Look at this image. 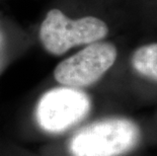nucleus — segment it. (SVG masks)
I'll return each mask as SVG.
<instances>
[{
  "instance_id": "obj_1",
  "label": "nucleus",
  "mask_w": 157,
  "mask_h": 156,
  "mask_svg": "<svg viewBox=\"0 0 157 156\" xmlns=\"http://www.w3.org/2000/svg\"><path fill=\"white\" fill-rule=\"evenodd\" d=\"M141 131L129 119L111 118L93 122L72 136L71 156H123L139 144Z\"/></svg>"
},
{
  "instance_id": "obj_6",
  "label": "nucleus",
  "mask_w": 157,
  "mask_h": 156,
  "mask_svg": "<svg viewBox=\"0 0 157 156\" xmlns=\"http://www.w3.org/2000/svg\"><path fill=\"white\" fill-rule=\"evenodd\" d=\"M7 55H6V42L3 32L0 31V73L5 67Z\"/></svg>"
},
{
  "instance_id": "obj_4",
  "label": "nucleus",
  "mask_w": 157,
  "mask_h": 156,
  "mask_svg": "<svg viewBox=\"0 0 157 156\" xmlns=\"http://www.w3.org/2000/svg\"><path fill=\"white\" fill-rule=\"evenodd\" d=\"M117 56L118 51L112 43H92L60 62L54 70V78L67 87H87L98 82L112 68Z\"/></svg>"
},
{
  "instance_id": "obj_3",
  "label": "nucleus",
  "mask_w": 157,
  "mask_h": 156,
  "mask_svg": "<svg viewBox=\"0 0 157 156\" xmlns=\"http://www.w3.org/2000/svg\"><path fill=\"white\" fill-rule=\"evenodd\" d=\"M91 109L87 93L77 88L57 87L41 96L36 108L39 127L49 134H62L79 124Z\"/></svg>"
},
{
  "instance_id": "obj_2",
  "label": "nucleus",
  "mask_w": 157,
  "mask_h": 156,
  "mask_svg": "<svg viewBox=\"0 0 157 156\" xmlns=\"http://www.w3.org/2000/svg\"><path fill=\"white\" fill-rule=\"evenodd\" d=\"M109 26L101 18L84 16L70 19L60 9H51L40 28V41L47 52L61 56L70 49L105 39Z\"/></svg>"
},
{
  "instance_id": "obj_5",
  "label": "nucleus",
  "mask_w": 157,
  "mask_h": 156,
  "mask_svg": "<svg viewBox=\"0 0 157 156\" xmlns=\"http://www.w3.org/2000/svg\"><path fill=\"white\" fill-rule=\"evenodd\" d=\"M131 64L140 75L157 81V43L136 49L131 57Z\"/></svg>"
}]
</instances>
